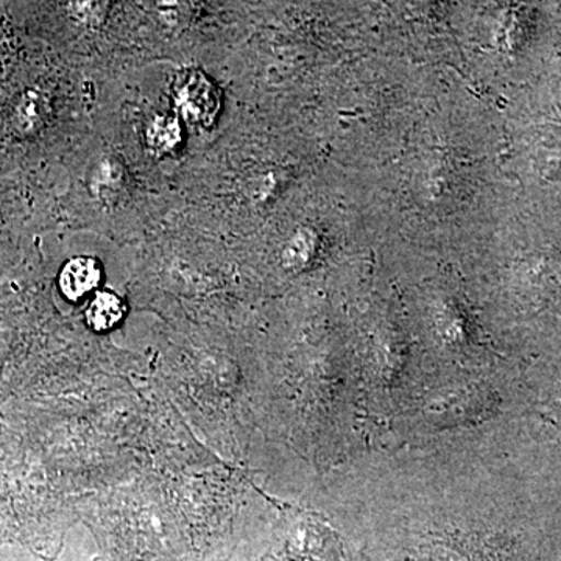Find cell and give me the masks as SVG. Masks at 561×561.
Returning a JSON list of instances; mask_svg holds the SVG:
<instances>
[{
  "mask_svg": "<svg viewBox=\"0 0 561 561\" xmlns=\"http://www.w3.org/2000/svg\"><path fill=\"white\" fill-rule=\"evenodd\" d=\"M147 139H149L153 149L160 151L172 150L181 139L179 122L169 116L158 117L150 125Z\"/></svg>",
  "mask_w": 561,
  "mask_h": 561,
  "instance_id": "obj_4",
  "label": "cell"
},
{
  "mask_svg": "<svg viewBox=\"0 0 561 561\" xmlns=\"http://www.w3.org/2000/svg\"><path fill=\"white\" fill-rule=\"evenodd\" d=\"M102 271L91 257H76L66 264L60 275L62 294L69 300H80L101 283Z\"/></svg>",
  "mask_w": 561,
  "mask_h": 561,
  "instance_id": "obj_2",
  "label": "cell"
},
{
  "mask_svg": "<svg viewBox=\"0 0 561 561\" xmlns=\"http://www.w3.org/2000/svg\"><path fill=\"white\" fill-rule=\"evenodd\" d=\"M181 113L195 124L208 125L219 111V95L201 73L187 77L176 94Z\"/></svg>",
  "mask_w": 561,
  "mask_h": 561,
  "instance_id": "obj_1",
  "label": "cell"
},
{
  "mask_svg": "<svg viewBox=\"0 0 561 561\" xmlns=\"http://www.w3.org/2000/svg\"><path fill=\"white\" fill-rule=\"evenodd\" d=\"M122 317H124V305H122L119 297L110 294V291H101V294L95 295L87 312L88 323H90L92 330L101 332L108 331L119 324Z\"/></svg>",
  "mask_w": 561,
  "mask_h": 561,
  "instance_id": "obj_3",
  "label": "cell"
}]
</instances>
